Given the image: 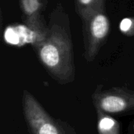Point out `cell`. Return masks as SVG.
Here are the masks:
<instances>
[{
    "instance_id": "6da1fadb",
    "label": "cell",
    "mask_w": 134,
    "mask_h": 134,
    "mask_svg": "<svg viewBox=\"0 0 134 134\" xmlns=\"http://www.w3.org/2000/svg\"><path fill=\"white\" fill-rule=\"evenodd\" d=\"M39 58L48 71L61 83H68L74 79V66L71 46L69 39L59 31L39 43Z\"/></svg>"
},
{
    "instance_id": "7a4b0ae2",
    "label": "cell",
    "mask_w": 134,
    "mask_h": 134,
    "mask_svg": "<svg viewBox=\"0 0 134 134\" xmlns=\"http://www.w3.org/2000/svg\"><path fill=\"white\" fill-rule=\"evenodd\" d=\"M24 117L33 134H64L62 129L27 91L24 92Z\"/></svg>"
},
{
    "instance_id": "3957f363",
    "label": "cell",
    "mask_w": 134,
    "mask_h": 134,
    "mask_svg": "<svg viewBox=\"0 0 134 134\" xmlns=\"http://www.w3.org/2000/svg\"><path fill=\"white\" fill-rule=\"evenodd\" d=\"M97 109L105 113L115 114L134 110V91L112 88L106 91L97 90L93 95Z\"/></svg>"
},
{
    "instance_id": "277c9868",
    "label": "cell",
    "mask_w": 134,
    "mask_h": 134,
    "mask_svg": "<svg viewBox=\"0 0 134 134\" xmlns=\"http://www.w3.org/2000/svg\"><path fill=\"white\" fill-rule=\"evenodd\" d=\"M109 30V22L106 16L103 14L96 15L90 24V39L88 47V57L92 59L95 57L100 42L106 37Z\"/></svg>"
},
{
    "instance_id": "5b68a950",
    "label": "cell",
    "mask_w": 134,
    "mask_h": 134,
    "mask_svg": "<svg viewBox=\"0 0 134 134\" xmlns=\"http://www.w3.org/2000/svg\"><path fill=\"white\" fill-rule=\"evenodd\" d=\"M97 110V130L99 134H119L120 126L117 120L100 110Z\"/></svg>"
},
{
    "instance_id": "8992f818",
    "label": "cell",
    "mask_w": 134,
    "mask_h": 134,
    "mask_svg": "<svg viewBox=\"0 0 134 134\" xmlns=\"http://www.w3.org/2000/svg\"><path fill=\"white\" fill-rule=\"evenodd\" d=\"M23 6L27 13H32L35 12L39 7L38 0H23Z\"/></svg>"
},
{
    "instance_id": "52a82bcc",
    "label": "cell",
    "mask_w": 134,
    "mask_h": 134,
    "mask_svg": "<svg viewBox=\"0 0 134 134\" xmlns=\"http://www.w3.org/2000/svg\"><path fill=\"white\" fill-rule=\"evenodd\" d=\"M132 25H133V21L131 19L124 18L120 23V30L124 33L128 32L130 30Z\"/></svg>"
},
{
    "instance_id": "ba28073f",
    "label": "cell",
    "mask_w": 134,
    "mask_h": 134,
    "mask_svg": "<svg viewBox=\"0 0 134 134\" xmlns=\"http://www.w3.org/2000/svg\"><path fill=\"white\" fill-rule=\"evenodd\" d=\"M97 0H79V4L84 7H90L94 5Z\"/></svg>"
}]
</instances>
